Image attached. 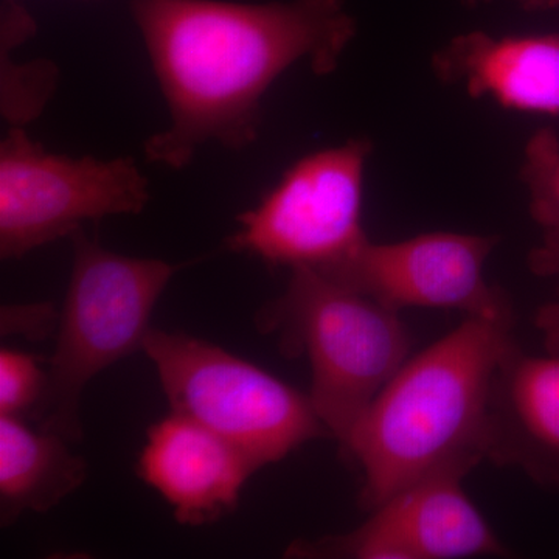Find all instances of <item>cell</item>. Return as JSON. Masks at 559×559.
I'll use <instances>...</instances> for the list:
<instances>
[{"label": "cell", "mask_w": 559, "mask_h": 559, "mask_svg": "<svg viewBox=\"0 0 559 559\" xmlns=\"http://www.w3.org/2000/svg\"><path fill=\"white\" fill-rule=\"evenodd\" d=\"M130 7L168 109V127L143 151L170 170L186 168L209 143L241 150L255 142L261 103L280 75L299 62L329 75L356 35L344 0Z\"/></svg>", "instance_id": "cell-1"}, {"label": "cell", "mask_w": 559, "mask_h": 559, "mask_svg": "<svg viewBox=\"0 0 559 559\" xmlns=\"http://www.w3.org/2000/svg\"><path fill=\"white\" fill-rule=\"evenodd\" d=\"M511 329L466 316L382 388L342 450L362 473L364 509L371 513L436 474L465 477L487 460L489 396L500 360L516 344Z\"/></svg>", "instance_id": "cell-2"}, {"label": "cell", "mask_w": 559, "mask_h": 559, "mask_svg": "<svg viewBox=\"0 0 559 559\" xmlns=\"http://www.w3.org/2000/svg\"><path fill=\"white\" fill-rule=\"evenodd\" d=\"M259 323L286 352L310 360L312 406L341 451L409 358L400 311L310 267L290 270L288 288L260 312Z\"/></svg>", "instance_id": "cell-3"}, {"label": "cell", "mask_w": 559, "mask_h": 559, "mask_svg": "<svg viewBox=\"0 0 559 559\" xmlns=\"http://www.w3.org/2000/svg\"><path fill=\"white\" fill-rule=\"evenodd\" d=\"M72 238L73 264L57 347L35 415L39 428L80 441L84 389L100 371L142 349L151 314L182 266L121 255L81 230Z\"/></svg>", "instance_id": "cell-4"}, {"label": "cell", "mask_w": 559, "mask_h": 559, "mask_svg": "<svg viewBox=\"0 0 559 559\" xmlns=\"http://www.w3.org/2000/svg\"><path fill=\"white\" fill-rule=\"evenodd\" d=\"M142 349L156 369L170 412L218 433L257 471L308 441L331 437L310 395L218 345L151 329Z\"/></svg>", "instance_id": "cell-5"}, {"label": "cell", "mask_w": 559, "mask_h": 559, "mask_svg": "<svg viewBox=\"0 0 559 559\" xmlns=\"http://www.w3.org/2000/svg\"><path fill=\"white\" fill-rule=\"evenodd\" d=\"M148 201V180L132 157L51 153L28 138L25 128H9L0 142L3 260L72 237L90 221L138 215Z\"/></svg>", "instance_id": "cell-6"}, {"label": "cell", "mask_w": 559, "mask_h": 559, "mask_svg": "<svg viewBox=\"0 0 559 559\" xmlns=\"http://www.w3.org/2000/svg\"><path fill=\"white\" fill-rule=\"evenodd\" d=\"M371 150L369 139H353L301 157L238 216L229 248L289 270L322 271L344 260L369 240L362 189Z\"/></svg>", "instance_id": "cell-7"}, {"label": "cell", "mask_w": 559, "mask_h": 559, "mask_svg": "<svg viewBox=\"0 0 559 559\" xmlns=\"http://www.w3.org/2000/svg\"><path fill=\"white\" fill-rule=\"evenodd\" d=\"M498 241L454 231L395 242L367 240L319 272L396 311L440 308L513 323L509 297L485 277V263Z\"/></svg>", "instance_id": "cell-8"}, {"label": "cell", "mask_w": 559, "mask_h": 559, "mask_svg": "<svg viewBox=\"0 0 559 559\" xmlns=\"http://www.w3.org/2000/svg\"><path fill=\"white\" fill-rule=\"evenodd\" d=\"M255 471L229 441L175 412L151 426L139 459L142 480L193 527L230 514Z\"/></svg>", "instance_id": "cell-9"}, {"label": "cell", "mask_w": 559, "mask_h": 559, "mask_svg": "<svg viewBox=\"0 0 559 559\" xmlns=\"http://www.w3.org/2000/svg\"><path fill=\"white\" fill-rule=\"evenodd\" d=\"M487 460L559 492V355L513 344L500 360L487 423Z\"/></svg>", "instance_id": "cell-10"}, {"label": "cell", "mask_w": 559, "mask_h": 559, "mask_svg": "<svg viewBox=\"0 0 559 559\" xmlns=\"http://www.w3.org/2000/svg\"><path fill=\"white\" fill-rule=\"evenodd\" d=\"M433 72L471 97L503 108L559 117V35L489 36L471 32L437 51Z\"/></svg>", "instance_id": "cell-11"}, {"label": "cell", "mask_w": 559, "mask_h": 559, "mask_svg": "<svg viewBox=\"0 0 559 559\" xmlns=\"http://www.w3.org/2000/svg\"><path fill=\"white\" fill-rule=\"evenodd\" d=\"M462 476L436 474L393 496L380 509L417 559L503 557L509 550L462 488Z\"/></svg>", "instance_id": "cell-12"}, {"label": "cell", "mask_w": 559, "mask_h": 559, "mask_svg": "<svg viewBox=\"0 0 559 559\" xmlns=\"http://www.w3.org/2000/svg\"><path fill=\"white\" fill-rule=\"evenodd\" d=\"M60 433L0 415V520L10 525L25 511L46 513L86 480L87 463Z\"/></svg>", "instance_id": "cell-13"}, {"label": "cell", "mask_w": 559, "mask_h": 559, "mask_svg": "<svg viewBox=\"0 0 559 559\" xmlns=\"http://www.w3.org/2000/svg\"><path fill=\"white\" fill-rule=\"evenodd\" d=\"M0 112L9 128H25L39 119L57 91L60 73L55 62H16L10 49H0Z\"/></svg>", "instance_id": "cell-14"}, {"label": "cell", "mask_w": 559, "mask_h": 559, "mask_svg": "<svg viewBox=\"0 0 559 559\" xmlns=\"http://www.w3.org/2000/svg\"><path fill=\"white\" fill-rule=\"evenodd\" d=\"M522 182L527 186L530 213L543 231L559 234V139L544 128L525 146Z\"/></svg>", "instance_id": "cell-15"}, {"label": "cell", "mask_w": 559, "mask_h": 559, "mask_svg": "<svg viewBox=\"0 0 559 559\" xmlns=\"http://www.w3.org/2000/svg\"><path fill=\"white\" fill-rule=\"evenodd\" d=\"M47 371L20 349H0V415L21 417L38 409L46 392Z\"/></svg>", "instance_id": "cell-16"}, {"label": "cell", "mask_w": 559, "mask_h": 559, "mask_svg": "<svg viewBox=\"0 0 559 559\" xmlns=\"http://www.w3.org/2000/svg\"><path fill=\"white\" fill-rule=\"evenodd\" d=\"M528 266L539 277L558 282L557 297L543 305L535 316V325L543 336L547 353L559 355V234L543 231V241L530 252Z\"/></svg>", "instance_id": "cell-17"}, {"label": "cell", "mask_w": 559, "mask_h": 559, "mask_svg": "<svg viewBox=\"0 0 559 559\" xmlns=\"http://www.w3.org/2000/svg\"><path fill=\"white\" fill-rule=\"evenodd\" d=\"M60 316L50 304L10 305L2 308V334H22L28 340L46 337Z\"/></svg>", "instance_id": "cell-18"}, {"label": "cell", "mask_w": 559, "mask_h": 559, "mask_svg": "<svg viewBox=\"0 0 559 559\" xmlns=\"http://www.w3.org/2000/svg\"><path fill=\"white\" fill-rule=\"evenodd\" d=\"M525 11H549L559 9V0H514Z\"/></svg>", "instance_id": "cell-19"}, {"label": "cell", "mask_w": 559, "mask_h": 559, "mask_svg": "<svg viewBox=\"0 0 559 559\" xmlns=\"http://www.w3.org/2000/svg\"><path fill=\"white\" fill-rule=\"evenodd\" d=\"M462 2L468 7H477V5H480V3L491 2V0H462Z\"/></svg>", "instance_id": "cell-20"}]
</instances>
